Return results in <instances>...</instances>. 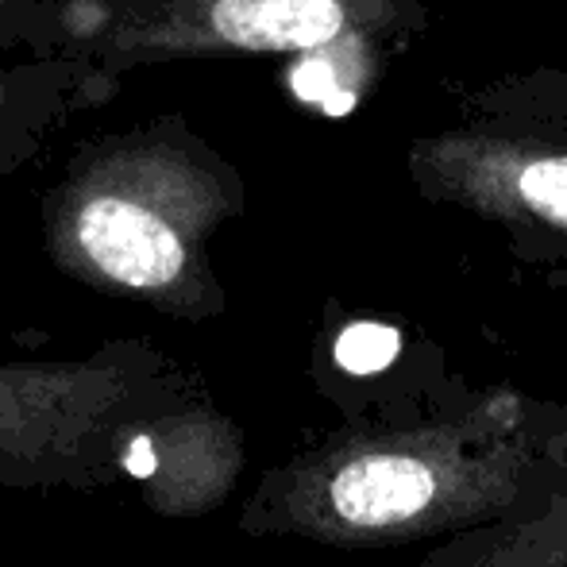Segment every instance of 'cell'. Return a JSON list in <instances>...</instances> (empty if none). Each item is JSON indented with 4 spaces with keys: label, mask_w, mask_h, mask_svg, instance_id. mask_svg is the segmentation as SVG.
I'll return each mask as SVG.
<instances>
[{
    "label": "cell",
    "mask_w": 567,
    "mask_h": 567,
    "mask_svg": "<svg viewBox=\"0 0 567 567\" xmlns=\"http://www.w3.org/2000/svg\"><path fill=\"white\" fill-rule=\"evenodd\" d=\"M567 494V405L509 386L413 417L351 421L262 471L239 533L329 548L455 540Z\"/></svg>",
    "instance_id": "cell-1"
},
{
    "label": "cell",
    "mask_w": 567,
    "mask_h": 567,
    "mask_svg": "<svg viewBox=\"0 0 567 567\" xmlns=\"http://www.w3.org/2000/svg\"><path fill=\"white\" fill-rule=\"evenodd\" d=\"M239 425L155 340L78 359H0V491L135 486L158 517H205L236 494Z\"/></svg>",
    "instance_id": "cell-2"
},
{
    "label": "cell",
    "mask_w": 567,
    "mask_h": 567,
    "mask_svg": "<svg viewBox=\"0 0 567 567\" xmlns=\"http://www.w3.org/2000/svg\"><path fill=\"white\" fill-rule=\"evenodd\" d=\"M228 213V178L209 151L178 116H155L78 143L39 225L78 286L197 324L225 313L209 236Z\"/></svg>",
    "instance_id": "cell-3"
},
{
    "label": "cell",
    "mask_w": 567,
    "mask_h": 567,
    "mask_svg": "<svg viewBox=\"0 0 567 567\" xmlns=\"http://www.w3.org/2000/svg\"><path fill=\"white\" fill-rule=\"evenodd\" d=\"M105 101V90L66 54L31 51L20 62L0 59V178L47 147L78 109Z\"/></svg>",
    "instance_id": "cell-4"
},
{
    "label": "cell",
    "mask_w": 567,
    "mask_h": 567,
    "mask_svg": "<svg viewBox=\"0 0 567 567\" xmlns=\"http://www.w3.org/2000/svg\"><path fill=\"white\" fill-rule=\"evenodd\" d=\"M405 567H567V494L540 517L444 540Z\"/></svg>",
    "instance_id": "cell-5"
},
{
    "label": "cell",
    "mask_w": 567,
    "mask_h": 567,
    "mask_svg": "<svg viewBox=\"0 0 567 567\" xmlns=\"http://www.w3.org/2000/svg\"><path fill=\"white\" fill-rule=\"evenodd\" d=\"M517 186L537 217L567 228V158H540V163L525 166Z\"/></svg>",
    "instance_id": "cell-6"
},
{
    "label": "cell",
    "mask_w": 567,
    "mask_h": 567,
    "mask_svg": "<svg viewBox=\"0 0 567 567\" xmlns=\"http://www.w3.org/2000/svg\"><path fill=\"white\" fill-rule=\"evenodd\" d=\"M394 351H398V337L390 329H382V324H355L337 343L340 367H348L355 374L379 371L386 359H394Z\"/></svg>",
    "instance_id": "cell-7"
},
{
    "label": "cell",
    "mask_w": 567,
    "mask_h": 567,
    "mask_svg": "<svg viewBox=\"0 0 567 567\" xmlns=\"http://www.w3.org/2000/svg\"><path fill=\"white\" fill-rule=\"evenodd\" d=\"M43 20L47 8L39 0H0V51L16 43H28V51H39Z\"/></svg>",
    "instance_id": "cell-8"
}]
</instances>
